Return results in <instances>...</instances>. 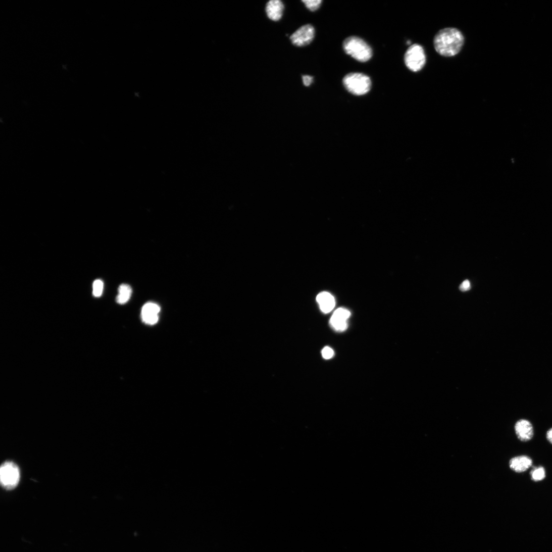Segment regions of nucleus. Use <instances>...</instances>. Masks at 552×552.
Here are the masks:
<instances>
[{"mask_svg":"<svg viewBox=\"0 0 552 552\" xmlns=\"http://www.w3.org/2000/svg\"><path fill=\"white\" fill-rule=\"evenodd\" d=\"M464 42L462 32L454 28L440 30L435 35L434 44L435 50L441 56L451 57L458 54Z\"/></svg>","mask_w":552,"mask_h":552,"instance_id":"nucleus-1","label":"nucleus"},{"mask_svg":"<svg viewBox=\"0 0 552 552\" xmlns=\"http://www.w3.org/2000/svg\"><path fill=\"white\" fill-rule=\"evenodd\" d=\"M345 52L355 60L361 62H366L372 57L371 48L362 38L357 36L347 38L343 42Z\"/></svg>","mask_w":552,"mask_h":552,"instance_id":"nucleus-2","label":"nucleus"},{"mask_svg":"<svg viewBox=\"0 0 552 552\" xmlns=\"http://www.w3.org/2000/svg\"><path fill=\"white\" fill-rule=\"evenodd\" d=\"M345 88L350 93L358 96L368 93L371 88V80L366 75L360 73H352L343 78Z\"/></svg>","mask_w":552,"mask_h":552,"instance_id":"nucleus-3","label":"nucleus"},{"mask_svg":"<svg viewBox=\"0 0 552 552\" xmlns=\"http://www.w3.org/2000/svg\"><path fill=\"white\" fill-rule=\"evenodd\" d=\"M20 472L18 466L14 462H5L0 469V481L2 486L7 490H12L18 485Z\"/></svg>","mask_w":552,"mask_h":552,"instance_id":"nucleus-4","label":"nucleus"},{"mask_svg":"<svg viewBox=\"0 0 552 552\" xmlns=\"http://www.w3.org/2000/svg\"><path fill=\"white\" fill-rule=\"evenodd\" d=\"M405 62L408 68L413 72L422 69L426 63V56L422 46L414 44L410 46L405 56Z\"/></svg>","mask_w":552,"mask_h":552,"instance_id":"nucleus-5","label":"nucleus"},{"mask_svg":"<svg viewBox=\"0 0 552 552\" xmlns=\"http://www.w3.org/2000/svg\"><path fill=\"white\" fill-rule=\"evenodd\" d=\"M315 30L314 27L308 24L295 31L290 37L293 45L303 47L309 45L314 38Z\"/></svg>","mask_w":552,"mask_h":552,"instance_id":"nucleus-6","label":"nucleus"},{"mask_svg":"<svg viewBox=\"0 0 552 552\" xmlns=\"http://www.w3.org/2000/svg\"><path fill=\"white\" fill-rule=\"evenodd\" d=\"M351 315L350 312L344 308L337 309L332 315L330 324L337 331H344L348 327L347 320Z\"/></svg>","mask_w":552,"mask_h":552,"instance_id":"nucleus-7","label":"nucleus"},{"mask_svg":"<svg viewBox=\"0 0 552 552\" xmlns=\"http://www.w3.org/2000/svg\"><path fill=\"white\" fill-rule=\"evenodd\" d=\"M515 432L518 438L522 442H528L534 436L532 423L526 419H520L515 424Z\"/></svg>","mask_w":552,"mask_h":552,"instance_id":"nucleus-8","label":"nucleus"},{"mask_svg":"<svg viewBox=\"0 0 552 552\" xmlns=\"http://www.w3.org/2000/svg\"><path fill=\"white\" fill-rule=\"evenodd\" d=\"M160 307L156 304L147 303L142 308L141 318L143 322L149 325L156 324L159 321Z\"/></svg>","mask_w":552,"mask_h":552,"instance_id":"nucleus-9","label":"nucleus"},{"mask_svg":"<svg viewBox=\"0 0 552 552\" xmlns=\"http://www.w3.org/2000/svg\"><path fill=\"white\" fill-rule=\"evenodd\" d=\"M532 460L527 456L523 455L512 458L509 461V467L517 473L527 471L532 465Z\"/></svg>","mask_w":552,"mask_h":552,"instance_id":"nucleus-10","label":"nucleus"},{"mask_svg":"<svg viewBox=\"0 0 552 552\" xmlns=\"http://www.w3.org/2000/svg\"><path fill=\"white\" fill-rule=\"evenodd\" d=\"M284 9V5L280 0H271L267 4V15L270 20L278 21L283 16Z\"/></svg>","mask_w":552,"mask_h":552,"instance_id":"nucleus-11","label":"nucleus"},{"mask_svg":"<svg viewBox=\"0 0 552 552\" xmlns=\"http://www.w3.org/2000/svg\"><path fill=\"white\" fill-rule=\"evenodd\" d=\"M317 302L321 311L325 314L331 312L335 306L334 297L331 293L326 291L322 292L317 295Z\"/></svg>","mask_w":552,"mask_h":552,"instance_id":"nucleus-12","label":"nucleus"},{"mask_svg":"<svg viewBox=\"0 0 552 552\" xmlns=\"http://www.w3.org/2000/svg\"><path fill=\"white\" fill-rule=\"evenodd\" d=\"M132 289L131 286L127 284H122L118 288V294L116 298L117 303L120 305H124L131 298Z\"/></svg>","mask_w":552,"mask_h":552,"instance_id":"nucleus-13","label":"nucleus"},{"mask_svg":"<svg viewBox=\"0 0 552 552\" xmlns=\"http://www.w3.org/2000/svg\"><path fill=\"white\" fill-rule=\"evenodd\" d=\"M531 479L534 482H539L543 480L546 476L545 470L542 466L534 468L530 472Z\"/></svg>","mask_w":552,"mask_h":552,"instance_id":"nucleus-14","label":"nucleus"},{"mask_svg":"<svg viewBox=\"0 0 552 552\" xmlns=\"http://www.w3.org/2000/svg\"><path fill=\"white\" fill-rule=\"evenodd\" d=\"M104 289V283L99 279L96 280L93 284V294L95 297L102 295Z\"/></svg>","mask_w":552,"mask_h":552,"instance_id":"nucleus-15","label":"nucleus"},{"mask_svg":"<svg viewBox=\"0 0 552 552\" xmlns=\"http://www.w3.org/2000/svg\"><path fill=\"white\" fill-rule=\"evenodd\" d=\"M303 2L309 10L314 12L320 8L322 1L321 0H305Z\"/></svg>","mask_w":552,"mask_h":552,"instance_id":"nucleus-16","label":"nucleus"},{"mask_svg":"<svg viewBox=\"0 0 552 552\" xmlns=\"http://www.w3.org/2000/svg\"><path fill=\"white\" fill-rule=\"evenodd\" d=\"M322 354L324 359L329 360L333 357L334 352L331 348L326 347L322 350Z\"/></svg>","mask_w":552,"mask_h":552,"instance_id":"nucleus-17","label":"nucleus"},{"mask_svg":"<svg viewBox=\"0 0 552 552\" xmlns=\"http://www.w3.org/2000/svg\"><path fill=\"white\" fill-rule=\"evenodd\" d=\"M459 288L462 291H466L470 290L471 288V282L468 280L464 281L460 285Z\"/></svg>","mask_w":552,"mask_h":552,"instance_id":"nucleus-18","label":"nucleus"},{"mask_svg":"<svg viewBox=\"0 0 552 552\" xmlns=\"http://www.w3.org/2000/svg\"><path fill=\"white\" fill-rule=\"evenodd\" d=\"M303 79L304 84L307 87L310 86L313 81V77L309 75L303 76Z\"/></svg>","mask_w":552,"mask_h":552,"instance_id":"nucleus-19","label":"nucleus"},{"mask_svg":"<svg viewBox=\"0 0 552 552\" xmlns=\"http://www.w3.org/2000/svg\"><path fill=\"white\" fill-rule=\"evenodd\" d=\"M546 438L547 441L552 444V428L547 431L546 434Z\"/></svg>","mask_w":552,"mask_h":552,"instance_id":"nucleus-20","label":"nucleus"}]
</instances>
